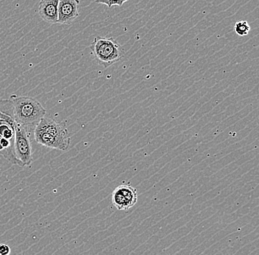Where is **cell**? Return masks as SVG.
<instances>
[{"label": "cell", "mask_w": 259, "mask_h": 255, "mask_svg": "<svg viewBox=\"0 0 259 255\" xmlns=\"http://www.w3.org/2000/svg\"><path fill=\"white\" fill-rule=\"evenodd\" d=\"M33 135L35 141L45 147L66 151L70 146L71 137L66 122H57L46 116L35 127Z\"/></svg>", "instance_id": "obj_1"}, {"label": "cell", "mask_w": 259, "mask_h": 255, "mask_svg": "<svg viewBox=\"0 0 259 255\" xmlns=\"http://www.w3.org/2000/svg\"><path fill=\"white\" fill-rule=\"evenodd\" d=\"M16 123L11 99L0 100V156L20 167L14 152Z\"/></svg>", "instance_id": "obj_2"}, {"label": "cell", "mask_w": 259, "mask_h": 255, "mask_svg": "<svg viewBox=\"0 0 259 255\" xmlns=\"http://www.w3.org/2000/svg\"><path fill=\"white\" fill-rule=\"evenodd\" d=\"M10 99L12 101L16 123L31 133L46 116V109L39 101L30 96L11 95Z\"/></svg>", "instance_id": "obj_3"}, {"label": "cell", "mask_w": 259, "mask_h": 255, "mask_svg": "<svg viewBox=\"0 0 259 255\" xmlns=\"http://www.w3.org/2000/svg\"><path fill=\"white\" fill-rule=\"evenodd\" d=\"M91 52L97 63L109 67L124 57V48L114 38L97 36L90 46Z\"/></svg>", "instance_id": "obj_4"}, {"label": "cell", "mask_w": 259, "mask_h": 255, "mask_svg": "<svg viewBox=\"0 0 259 255\" xmlns=\"http://www.w3.org/2000/svg\"><path fill=\"white\" fill-rule=\"evenodd\" d=\"M30 133L22 126L17 124L14 140V152L20 167L30 166L33 162Z\"/></svg>", "instance_id": "obj_5"}, {"label": "cell", "mask_w": 259, "mask_h": 255, "mask_svg": "<svg viewBox=\"0 0 259 255\" xmlns=\"http://www.w3.org/2000/svg\"><path fill=\"white\" fill-rule=\"evenodd\" d=\"M137 190L129 185H121L112 193V203L119 211H127L137 204Z\"/></svg>", "instance_id": "obj_6"}, {"label": "cell", "mask_w": 259, "mask_h": 255, "mask_svg": "<svg viewBox=\"0 0 259 255\" xmlns=\"http://www.w3.org/2000/svg\"><path fill=\"white\" fill-rule=\"evenodd\" d=\"M80 0H59L58 20L59 25H71L79 17Z\"/></svg>", "instance_id": "obj_7"}, {"label": "cell", "mask_w": 259, "mask_h": 255, "mask_svg": "<svg viewBox=\"0 0 259 255\" xmlns=\"http://www.w3.org/2000/svg\"><path fill=\"white\" fill-rule=\"evenodd\" d=\"M58 2L59 0H40L38 14L42 20L51 25L58 23Z\"/></svg>", "instance_id": "obj_8"}, {"label": "cell", "mask_w": 259, "mask_h": 255, "mask_svg": "<svg viewBox=\"0 0 259 255\" xmlns=\"http://www.w3.org/2000/svg\"><path fill=\"white\" fill-rule=\"evenodd\" d=\"M234 32L241 37L246 36L250 31V26L246 20L238 21L234 25Z\"/></svg>", "instance_id": "obj_9"}, {"label": "cell", "mask_w": 259, "mask_h": 255, "mask_svg": "<svg viewBox=\"0 0 259 255\" xmlns=\"http://www.w3.org/2000/svg\"><path fill=\"white\" fill-rule=\"evenodd\" d=\"M127 1L129 0H95V3L105 5L110 9L113 6H121Z\"/></svg>", "instance_id": "obj_10"}, {"label": "cell", "mask_w": 259, "mask_h": 255, "mask_svg": "<svg viewBox=\"0 0 259 255\" xmlns=\"http://www.w3.org/2000/svg\"><path fill=\"white\" fill-rule=\"evenodd\" d=\"M11 253V248L6 243L0 244V255H8Z\"/></svg>", "instance_id": "obj_11"}]
</instances>
